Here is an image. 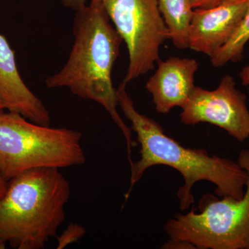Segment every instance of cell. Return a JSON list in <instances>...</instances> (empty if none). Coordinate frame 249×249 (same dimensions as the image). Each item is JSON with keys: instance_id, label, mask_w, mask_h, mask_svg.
<instances>
[{"instance_id": "cell-1", "label": "cell", "mask_w": 249, "mask_h": 249, "mask_svg": "<svg viewBox=\"0 0 249 249\" xmlns=\"http://www.w3.org/2000/svg\"><path fill=\"white\" fill-rule=\"evenodd\" d=\"M126 86L123 82L116 89L118 102L124 116L130 121L131 129L137 134L141 158L130 164V188L124 196L125 200L145 171L157 165L171 167L183 177L184 184L178 191L181 211H186L194 204L192 188L198 181L213 183L218 196H231L235 199L243 197L248 181L247 170L230 159L210 156L204 149L180 145L165 134L158 123L137 111Z\"/></svg>"}, {"instance_id": "cell-2", "label": "cell", "mask_w": 249, "mask_h": 249, "mask_svg": "<svg viewBox=\"0 0 249 249\" xmlns=\"http://www.w3.org/2000/svg\"><path fill=\"white\" fill-rule=\"evenodd\" d=\"M111 23L104 0H91L88 6L77 10L74 42L68 60L45 83L50 89L66 88L78 97L102 106L124 134L131 163L132 149L137 143L132 140V129L118 112L117 91L111 78L124 40Z\"/></svg>"}, {"instance_id": "cell-3", "label": "cell", "mask_w": 249, "mask_h": 249, "mask_svg": "<svg viewBox=\"0 0 249 249\" xmlns=\"http://www.w3.org/2000/svg\"><path fill=\"white\" fill-rule=\"evenodd\" d=\"M70 196L59 168H35L11 178L0 199V249H45L65 222Z\"/></svg>"}, {"instance_id": "cell-4", "label": "cell", "mask_w": 249, "mask_h": 249, "mask_svg": "<svg viewBox=\"0 0 249 249\" xmlns=\"http://www.w3.org/2000/svg\"><path fill=\"white\" fill-rule=\"evenodd\" d=\"M75 129L42 125L18 113H0V172L6 181L38 168L83 165L86 157Z\"/></svg>"}, {"instance_id": "cell-5", "label": "cell", "mask_w": 249, "mask_h": 249, "mask_svg": "<svg viewBox=\"0 0 249 249\" xmlns=\"http://www.w3.org/2000/svg\"><path fill=\"white\" fill-rule=\"evenodd\" d=\"M237 163L248 173L243 197L219 200L211 195L204 196L200 213L193 208L165 223L164 231L170 239L188 242L196 249H249V150L241 152Z\"/></svg>"}, {"instance_id": "cell-6", "label": "cell", "mask_w": 249, "mask_h": 249, "mask_svg": "<svg viewBox=\"0 0 249 249\" xmlns=\"http://www.w3.org/2000/svg\"><path fill=\"white\" fill-rule=\"evenodd\" d=\"M104 4L127 46L129 65L123 82L127 85L153 70L169 31L158 0H104Z\"/></svg>"}, {"instance_id": "cell-7", "label": "cell", "mask_w": 249, "mask_h": 249, "mask_svg": "<svg viewBox=\"0 0 249 249\" xmlns=\"http://www.w3.org/2000/svg\"><path fill=\"white\" fill-rule=\"evenodd\" d=\"M181 109V121L186 125L208 123L224 129L238 142L249 138L247 96L236 88L231 76L223 77L214 90L196 87Z\"/></svg>"}, {"instance_id": "cell-8", "label": "cell", "mask_w": 249, "mask_h": 249, "mask_svg": "<svg viewBox=\"0 0 249 249\" xmlns=\"http://www.w3.org/2000/svg\"><path fill=\"white\" fill-rule=\"evenodd\" d=\"M249 10V0H222L217 6L194 9L188 48L212 57L231 38Z\"/></svg>"}, {"instance_id": "cell-9", "label": "cell", "mask_w": 249, "mask_h": 249, "mask_svg": "<svg viewBox=\"0 0 249 249\" xmlns=\"http://www.w3.org/2000/svg\"><path fill=\"white\" fill-rule=\"evenodd\" d=\"M155 73L146 83L152 102L160 114H168L173 108H182L196 88L195 76L199 64L193 58L170 57L157 62Z\"/></svg>"}, {"instance_id": "cell-10", "label": "cell", "mask_w": 249, "mask_h": 249, "mask_svg": "<svg viewBox=\"0 0 249 249\" xmlns=\"http://www.w3.org/2000/svg\"><path fill=\"white\" fill-rule=\"evenodd\" d=\"M0 103L5 110L18 113L36 124L50 126L48 109L22 80L18 71L14 51L1 34Z\"/></svg>"}, {"instance_id": "cell-11", "label": "cell", "mask_w": 249, "mask_h": 249, "mask_svg": "<svg viewBox=\"0 0 249 249\" xmlns=\"http://www.w3.org/2000/svg\"><path fill=\"white\" fill-rule=\"evenodd\" d=\"M159 8L177 48H188V36L193 10L189 0H158Z\"/></svg>"}, {"instance_id": "cell-12", "label": "cell", "mask_w": 249, "mask_h": 249, "mask_svg": "<svg viewBox=\"0 0 249 249\" xmlns=\"http://www.w3.org/2000/svg\"><path fill=\"white\" fill-rule=\"evenodd\" d=\"M249 40V10L231 38L210 58L213 66L218 68L230 62L240 61L243 58L245 47Z\"/></svg>"}, {"instance_id": "cell-13", "label": "cell", "mask_w": 249, "mask_h": 249, "mask_svg": "<svg viewBox=\"0 0 249 249\" xmlns=\"http://www.w3.org/2000/svg\"><path fill=\"white\" fill-rule=\"evenodd\" d=\"M86 232V229L83 226L77 223H71L60 235L56 236V249H65L71 244L76 243L84 237Z\"/></svg>"}, {"instance_id": "cell-14", "label": "cell", "mask_w": 249, "mask_h": 249, "mask_svg": "<svg viewBox=\"0 0 249 249\" xmlns=\"http://www.w3.org/2000/svg\"><path fill=\"white\" fill-rule=\"evenodd\" d=\"M192 9H206L217 6L222 0H189Z\"/></svg>"}, {"instance_id": "cell-15", "label": "cell", "mask_w": 249, "mask_h": 249, "mask_svg": "<svg viewBox=\"0 0 249 249\" xmlns=\"http://www.w3.org/2000/svg\"><path fill=\"white\" fill-rule=\"evenodd\" d=\"M165 249H196L193 245L188 242L181 240H174L170 239L169 241L165 242L164 245L160 247Z\"/></svg>"}, {"instance_id": "cell-16", "label": "cell", "mask_w": 249, "mask_h": 249, "mask_svg": "<svg viewBox=\"0 0 249 249\" xmlns=\"http://www.w3.org/2000/svg\"><path fill=\"white\" fill-rule=\"evenodd\" d=\"M62 3L66 7L71 8L74 10H79L85 6V0H62Z\"/></svg>"}, {"instance_id": "cell-17", "label": "cell", "mask_w": 249, "mask_h": 249, "mask_svg": "<svg viewBox=\"0 0 249 249\" xmlns=\"http://www.w3.org/2000/svg\"><path fill=\"white\" fill-rule=\"evenodd\" d=\"M241 81L244 86L249 85V66L244 67L240 73Z\"/></svg>"}, {"instance_id": "cell-18", "label": "cell", "mask_w": 249, "mask_h": 249, "mask_svg": "<svg viewBox=\"0 0 249 249\" xmlns=\"http://www.w3.org/2000/svg\"><path fill=\"white\" fill-rule=\"evenodd\" d=\"M8 181H6L0 172V199L4 196L7 188Z\"/></svg>"}, {"instance_id": "cell-19", "label": "cell", "mask_w": 249, "mask_h": 249, "mask_svg": "<svg viewBox=\"0 0 249 249\" xmlns=\"http://www.w3.org/2000/svg\"><path fill=\"white\" fill-rule=\"evenodd\" d=\"M5 111L4 106L1 105V103H0V113L2 112V111Z\"/></svg>"}, {"instance_id": "cell-20", "label": "cell", "mask_w": 249, "mask_h": 249, "mask_svg": "<svg viewBox=\"0 0 249 249\" xmlns=\"http://www.w3.org/2000/svg\"></svg>"}]
</instances>
